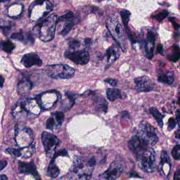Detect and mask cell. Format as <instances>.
Returning a JSON list of instances; mask_svg holds the SVG:
<instances>
[{"label":"cell","mask_w":180,"mask_h":180,"mask_svg":"<svg viewBox=\"0 0 180 180\" xmlns=\"http://www.w3.org/2000/svg\"><path fill=\"white\" fill-rule=\"evenodd\" d=\"M96 165L94 157L86 158L74 156L73 166L71 168L69 179L87 180L90 179Z\"/></svg>","instance_id":"cell-1"},{"label":"cell","mask_w":180,"mask_h":180,"mask_svg":"<svg viewBox=\"0 0 180 180\" xmlns=\"http://www.w3.org/2000/svg\"><path fill=\"white\" fill-rule=\"evenodd\" d=\"M57 23V16L52 14L35 25L34 32L43 42H49L54 37Z\"/></svg>","instance_id":"cell-2"},{"label":"cell","mask_w":180,"mask_h":180,"mask_svg":"<svg viewBox=\"0 0 180 180\" xmlns=\"http://www.w3.org/2000/svg\"><path fill=\"white\" fill-rule=\"evenodd\" d=\"M106 27L117 45L123 51L127 49V39L124 29L116 17L110 18L106 22Z\"/></svg>","instance_id":"cell-3"},{"label":"cell","mask_w":180,"mask_h":180,"mask_svg":"<svg viewBox=\"0 0 180 180\" xmlns=\"http://www.w3.org/2000/svg\"><path fill=\"white\" fill-rule=\"evenodd\" d=\"M138 166L146 173L155 171L156 167V154L154 149L149 147L135 155Z\"/></svg>","instance_id":"cell-4"},{"label":"cell","mask_w":180,"mask_h":180,"mask_svg":"<svg viewBox=\"0 0 180 180\" xmlns=\"http://www.w3.org/2000/svg\"><path fill=\"white\" fill-rule=\"evenodd\" d=\"M36 98H27L20 100L15 106L13 111L14 117L20 118L28 114L38 115L41 112Z\"/></svg>","instance_id":"cell-5"},{"label":"cell","mask_w":180,"mask_h":180,"mask_svg":"<svg viewBox=\"0 0 180 180\" xmlns=\"http://www.w3.org/2000/svg\"><path fill=\"white\" fill-rule=\"evenodd\" d=\"M45 71L50 78L60 79L72 78L75 72L73 68L66 64L48 65L45 68Z\"/></svg>","instance_id":"cell-6"},{"label":"cell","mask_w":180,"mask_h":180,"mask_svg":"<svg viewBox=\"0 0 180 180\" xmlns=\"http://www.w3.org/2000/svg\"><path fill=\"white\" fill-rule=\"evenodd\" d=\"M136 135L152 147L159 141L155 129L145 121H141L139 124Z\"/></svg>","instance_id":"cell-7"},{"label":"cell","mask_w":180,"mask_h":180,"mask_svg":"<svg viewBox=\"0 0 180 180\" xmlns=\"http://www.w3.org/2000/svg\"><path fill=\"white\" fill-rule=\"evenodd\" d=\"M59 92L56 90H50L41 93L35 98L42 110H49L58 102Z\"/></svg>","instance_id":"cell-8"},{"label":"cell","mask_w":180,"mask_h":180,"mask_svg":"<svg viewBox=\"0 0 180 180\" xmlns=\"http://www.w3.org/2000/svg\"><path fill=\"white\" fill-rule=\"evenodd\" d=\"M41 140L46 155L51 157L54 154L57 147L60 144L59 139L54 135L47 132H43L41 135Z\"/></svg>","instance_id":"cell-9"},{"label":"cell","mask_w":180,"mask_h":180,"mask_svg":"<svg viewBox=\"0 0 180 180\" xmlns=\"http://www.w3.org/2000/svg\"><path fill=\"white\" fill-rule=\"evenodd\" d=\"M64 55L74 64L79 65H85L88 64L90 59L88 51L84 49H70L65 52Z\"/></svg>","instance_id":"cell-10"},{"label":"cell","mask_w":180,"mask_h":180,"mask_svg":"<svg viewBox=\"0 0 180 180\" xmlns=\"http://www.w3.org/2000/svg\"><path fill=\"white\" fill-rule=\"evenodd\" d=\"M125 169L124 164L120 161H115L109 166L108 169L99 175V177L104 180H116L119 178Z\"/></svg>","instance_id":"cell-11"},{"label":"cell","mask_w":180,"mask_h":180,"mask_svg":"<svg viewBox=\"0 0 180 180\" xmlns=\"http://www.w3.org/2000/svg\"><path fill=\"white\" fill-rule=\"evenodd\" d=\"M15 141L21 147L28 146L32 144L33 141L32 131L28 128H23L21 130L15 131Z\"/></svg>","instance_id":"cell-12"},{"label":"cell","mask_w":180,"mask_h":180,"mask_svg":"<svg viewBox=\"0 0 180 180\" xmlns=\"http://www.w3.org/2000/svg\"><path fill=\"white\" fill-rule=\"evenodd\" d=\"M135 88L138 92H149L155 88V84L151 78L143 76L134 79Z\"/></svg>","instance_id":"cell-13"},{"label":"cell","mask_w":180,"mask_h":180,"mask_svg":"<svg viewBox=\"0 0 180 180\" xmlns=\"http://www.w3.org/2000/svg\"><path fill=\"white\" fill-rule=\"evenodd\" d=\"M155 41L156 33L154 30L152 29L147 30L144 41V48L146 56L149 59H152L154 56Z\"/></svg>","instance_id":"cell-14"},{"label":"cell","mask_w":180,"mask_h":180,"mask_svg":"<svg viewBox=\"0 0 180 180\" xmlns=\"http://www.w3.org/2000/svg\"><path fill=\"white\" fill-rule=\"evenodd\" d=\"M64 119V115L62 112H56L51 113L46 122V128L52 131L58 130L63 123Z\"/></svg>","instance_id":"cell-15"},{"label":"cell","mask_w":180,"mask_h":180,"mask_svg":"<svg viewBox=\"0 0 180 180\" xmlns=\"http://www.w3.org/2000/svg\"><path fill=\"white\" fill-rule=\"evenodd\" d=\"M128 147L135 155L139 152L146 149L149 147H152L147 143L141 139L136 135L133 136L128 143Z\"/></svg>","instance_id":"cell-16"},{"label":"cell","mask_w":180,"mask_h":180,"mask_svg":"<svg viewBox=\"0 0 180 180\" xmlns=\"http://www.w3.org/2000/svg\"><path fill=\"white\" fill-rule=\"evenodd\" d=\"M171 166V161L168 153L166 151H162L159 165V171L160 174L162 177L167 178L169 177Z\"/></svg>","instance_id":"cell-17"},{"label":"cell","mask_w":180,"mask_h":180,"mask_svg":"<svg viewBox=\"0 0 180 180\" xmlns=\"http://www.w3.org/2000/svg\"><path fill=\"white\" fill-rule=\"evenodd\" d=\"M35 146L34 145H29L20 148H8L7 152L10 153L11 155L15 157H21L22 158L30 157L35 152Z\"/></svg>","instance_id":"cell-18"},{"label":"cell","mask_w":180,"mask_h":180,"mask_svg":"<svg viewBox=\"0 0 180 180\" xmlns=\"http://www.w3.org/2000/svg\"><path fill=\"white\" fill-rule=\"evenodd\" d=\"M21 63L25 67L30 68L35 65L41 66L43 64V61L38 54L32 52L25 54L22 58Z\"/></svg>","instance_id":"cell-19"},{"label":"cell","mask_w":180,"mask_h":180,"mask_svg":"<svg viewBox=\"0 0 180 180\" xmlns=\"http://www.w3.org/2000/svg\"><path fill=\"white\" fill-rule=\"evenodd\" d=\"M19 170L20 173L31 174L33 177H35L36 179H40L35 163L33 161L30 163L20 161L19 162Z\"/></svg>","instance_id":"cell-20"},{"label":"cell","mask_w":180,"mask_h":180,"mask_svg":"<svg viewBox=\"0 0 180 180\" xmlns=\"http://www.w3.org/2000/svg\"><path fill=\"white\" fill-rule=\"evenodd\" d=\"M158 81L167 85H172L174 81V73L171 71L159 69L157 71Z\"/></svg>","instance_id":"cell-21"},{"label":"cell","mask_w":180,"mask_h":180,"mask_svg":"<svg viewBox=\"0 0 180 180\" xmlns=\"http://www.w3.org/2000/svg\"><path fill=\"white\" fill-rule=\"evenodd\" d=\"M106 55L107 57V63L111 64L119 58L120 52L118 46L116 45H113L106 51Z\"/></svg>","instance_id":"cell-22"},{"label":"cell","mask_w":180,"mask_h":180,"mask_svg":"<svg viewBox=\"0 0 180 180\" xmlns=\"http://www.w3.org/2000/svg\"><path fill=\"white\" fill-rule=\"evenodd\" d=\"M11 38L25 43H29V45L33 44L34 43V38L31 33H25L22 31L13 34L11 36Z\"/></svg>","instance_id":"cell-23"},{"label":"cell","mask_w":180,"mask_h":180,"mask_svg":"<svg viewBox=\"0 0 180 180\" xmlns=\"http://www.w3.org/2000/svg\"><path fill=\"white\" fill-rule=\"evenodd\" d=\"M32 83L28 79L24 77L18 84V91L20 94H25L29 92L32 88Z\"/></svg>","instance_id":"cell-24"},{"label":"cell","mask_w":180,"mask_h":180,"mask_svg":"<svg viewBox=\"0 0 180 180\" xmlns=\"http://www.w3.org/2000/svg\"><path fill=\"white\" fill-rule=\"evenodd\" d=\"M55 157H53L49 165L46 174L49 177L52 179H56L60 174V170L54 162Z\"/></svg>","instance_id":"cell-25"},{"label":"cell","mask_w":180,"mask_h":180,"mask_svg":"<svg viewBox=\"0 0 180 180\" xmlns=\"http://www.w3.org/2000/svg\"><path fill=\"white\" fill-rule=\"evenodd\" d=\"M106 95L108 99L111 102H114L117 99L122 98L121 92L117 88H108L106 91Z\"/></svg>","instance_id":"cell-26"},{"label":"cell","mask_w":180,"mask_h":180,"mask_svg":"<svg viewBox=\"0 0 180 180\" xmlns=\"http://www.w3.org/2000/svg\"><path fill=\"white\" fill-rule=\"evenodd\" d=\"M150 113L155 118L159 127L162 128L163 125V120L164 118V115L160 113L155 107H151L150 108Z\"/></svg>","instance_id":"cell-27"},{"label":"cell","mask_w":180,"mask_h":180,"mask_svg":"<svg viewBox=\"0 0 180 180\" xmlns=\"http://www.w3.org/2000/svg\"><path fill=\"white\" fill-rule=\"evenodd\" d=\"M172 49L173 52L167 56V58L169 61L175 62L180 59V48L178 46H174Z\"/></svg>","instance_id":"cell-28"},{"label":"cell","mask_w":180,"mask_h":180,"mask_svg":"<svg viewBox=\"0 0 180 180\" xmlns=\"http://www.w3.org/2000/svg\"><path fill=\"white\" fill-rule=\"evenodd\" d=\"M12 27L13 24L11 21H7L3 19H0V28L3 30L5 35L10 32Z\"/></svg>","instance_id":"cell-29"},{"label":"cell","mask_w":180,"mask_h":180,"mask_svg":"<svg viewBox=\"0 0 180 180\" xmlns=\"http://www.w3.org/2000/svg\"><path fill=\"white\" fill-rule=\"evenodd\" d=\"M120 15L122 17V21L124 25L125 28L126 29V30H127L128 29H129L128 28V23L130 20V15H131V13L127 10H123L122 11H120Z\"/></svg>","instance_id":"cell-30"},{"label":"cell","mask_w":180,"mask_h":180,"mask_svg":"<svg viewBox=\"0 0 180 180\" xmlns=\"http://www.w3.org/2000/svg\"><path fill=\"white\" fill-rule=\"evenodd\" d=\"M1 46L4 51L7 53H11L15 47V45L12 42H11L10 40H7L3 42L1 44Z\"/></svg>","instance_id":"cell-31"},{"label":"cell","mask_w":180,"mask_h":180,"mask_svg":"<svg viewBox=\"0 0 180 180\" xmlns=\"http://www.w3.org/2000/svg\"><path fill=\"white\" fill-rule=\"evenodd\" d=\"M74 25V23L72 21H66V23L64 25L63 28L62 29L61 31H60V34L62 35H67L68 33L70 32V31L72 29Z\"/></svg>","instance_id":"cell-32"},{"label":"cell","mask_w":180,"mask_h":180,"mask_svg":"<svg viewBox=\"0 0 180 180\" xmlns=\"http://www.w3.org/2000/svg\"><path fill=\"white\" fill-rule=\"evenodd\" d=\"M74 18V15L72 12L69 11L67 13L64 14L60 17L57 20V22H66L72 21Z\"/></svg>","instance_id":"cell-33"},{"label":"cell","mask_w":180,"mask_h":180,"mask_svg":"<svg viewBox=\"0 0 180 180\" xmlns=\"http://www.w3.org/2000/svg\"><path fill=\"white\" fill-rule=\"evenodd\" d=\"M168 15H169L168 11L166 10H163L159 12L157 14L153 15L152 17H153V18L156 19L158 21L161 22L163 21L165 18H166Z\"/></svg>","instance_id":"cell-34"},{"label":"cell","mask_w":180,"mask_h":180,"mask_svg":"<svg viewBox=\"0 0 180 180\" xmlns=\"http://www.w3.org/2000/svg\"><path fill=\"white\" fill-rule=\"evenodd\" d=\"M180 146L179 144L175 145L172 149L171 154L173 158L175 159L176 160L180 159Z\"/></svg>","instance_id":"cell-35"},{"label":"cell","mask_w":180,"mask_h":180,"mask_svg":"<svg viewBox=\"0 0 180 180\" xmlns=\"http://www.w3.org/2000/svg\"><path fill=\"white\" fill-rule=\"evenodd\" d=\"M68 45L71 49H77L80 46V43L77 40H72L69 42Z\"/></svg>","instance_id":"cell-36"},{"label":"cell","mask_w":180,"mask_h":180,"mask_svg":"<svg viewBox=\"0 0 180 180\" xmlns=\"http://www.w3.org/2000/svg\"><path fill=\"white\" fill-rule=\"evenodd\" d=\"M176 124H177V122H175V120L173 118H171L168 122L169 129L171 130H172L175 127Z\"/></svg>","instance_id":"cell-37"},{"label":"cell","mask_w":180,"mask_h":180,"mask_svg":"<svg viewBox=\"0 0 180 180\" xmlns=\"http://www.w3.org/2000/svg\"><path fill=\"white\" fill-rule=\"evenodd\" d=\"M169 21L172 23L174 28L176 30H178V29H179V28H180V25L176 21V20H175V18H169Z\"/></svg>","instance_id":"cell-38"},{"label":"cell","mask_w":180,"mask_h":180,"mask_svg":"<svg viewBox=\"0 0 180 180\" xmlns=\"http://www.w3.org/2000/svg\"><path fill=\"white\" fill-rule=\"evenodd\" d=\"M105 81L107 84H110L112 86H115L117 84V80L116 79H107Z\"/></svg>","instance_id":"cell-39"},{"label":"cell","mask_w":180,"mask_h":180,"mask_svg":"<svg viewBox=\"0 0 180 180\" xmlns=\"http://www.w3.org/2000/svg\"><path fill=\"white\" fill-rule=\"evenodd\" d=\"M7 162L6 161H0V171L3 169L7 166Z\"/></svg>","instance_id":"cell-40"},{"label":"cell","mask_w":180,"mask_h":180,"mask_svg":"<svg viewBox=\"0 0 180 180\" xmlns=\"http://www.w3.org/2000/svg\"><path fill=\"white\" fill-rule=\"evenodd\" d=\"M180 169L178 168L177 171L175 172L174 176V180H180Z\"/></svg>","instance_id":"cell-41"},{"label":"cell","mask_w":180,"mask_h":180,"mask_svg":"<svg viewBox=\"0 0 180 180\" xmlns=\"http://www.w3.org/2000/svg\"><path fill=\"white\" fill-rule=\"evenodd\" d=\"M157 51L159 54L163 55V46L162 45H159V46H157Z\"/></svg>","instance_id":"cell-42"},{"label":"cell","mask_w":180,"mask_h":180,"mask_svg":"<svg viewBox=\"0 0 180 180\" xmlns=\"http://www.w3.org/2000/svg\"><path fill=\"white\" fill-rule=\"evenodd\" d=\"M92 43V40L89 38H87L84 41V43H85V45H86V46H89Z\"/></svg>","instance_id":"cell-43"},{"label":"cell","mask_w":180,"mask_h":180,"mask_svg":"<svg viewBox=\"0 0 180 180\" xmlns=\"http://www.w3.org/2000/svg\"><path fill=\"white\" fill-rule=\"evenodd\" d=\"M4 81V79L1 76H0V87H3Z\"/></svg>","instance_id":"cell-44"},{"label":"cell","mask_w":180,"mask_h":180,"mask_svg":"<svg viewBox=\"0 0 180 180\" xmlns=\"http://www.w3.org/2000/svg\"><path fill=\"white\" fill-rule=\"evenodd\" d=\"M0 179L1 180H7V177L6 175H1L0 176Z\"/></svg>","instance_id":"cell-45"},{"label":"cell","mask_w":180,"mask_h":180,"mask_svg":"<svg viewBox=\"0 0 180 180\" xmlns=\"http://www.w3.org/2000/svg\"><path fill=\"white\" fill-rule=\"evenodd\" d=\"M180 130H178V131H177V133H176V137L178 139L180 138Z\"/></svg>","instance_id":"cell-46"},{"label":"cell","mask_w":180,"mask_h":180,"mask_svg":"<svg viewBox=\"0 0 180 180\" xmlns=\"http://www.w3.org/2000/svg\"><path fill=\"white\" fill-rule=\"evenodd\" d=\"M10 1V0H0V2H7V1Z\"/></svg>","instance_id":"cell-47"}]
</instances>
